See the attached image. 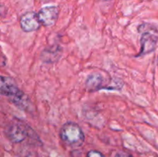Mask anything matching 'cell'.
<instances>
[{
	"mask_svg": "<svg viewBox=\"0 0 158 157\" xmlns=\"http://www.w3.org/2000/svg\"><path fill=\"white\" fill-rule=\"evenodd\" d=\"M0 92L16 107L22 110H27L30 106V101L27 95L18 87L15 80L9 76L2 75L0 78Z\"/></svg>",
	"mask_w": 158,
	"mask_h": 157,
	"instance_id": "obj_1",
	"label": "cell"
},
{
	"mask_svg": "<svg viewBox=\"0 0 158 157\" xmlns=\"http://www.w3.org/2000/svg\"><path fill=\"white\" fill-rule=\"evenodd\" d=\"M140 36V49L136 56H143L155 50L158 42V34L155 27L151 24L143 23L138 27Z\"/></svg>",
	"mask_w": 158,
	"mask_h": 157,
	"instance_id": "obj_2",
	"label": "cell"
},
{
	"mask_svg": "<svg viewBox=\"0 0 158 157\" xmlns=\"http://www.w3.org/2000/svg\"><path fill=\"white\" fill-rule=\"evenodd\" d=\"M32 132H33L32 128L19 119H12L5 128L6 138L13 143H22L26 138L31 136Z\"/></svg>",
	"mask_w": 158,
	"mask_h": 157,
	"instance_id": "obj_3",
	"label": "cell"
},
{
	"mask_svg": "<svg viewBox=\"0 0 158 157\" xmlns=\"http://www.w3.org/2000/svg\"><path fill=\"white\" fill-rule=\"evenodd\" d=\"M62 141L70 147H79L85 140L83 129L74 122H67L63 125L60 131Z\"/></svg>",
	"mask_w": 158,
	"mask_h": 157,
	"instance_id": "obj_4",
	"label": "cell"
},
{
	"mask_svg": "<svg viewBox=\"0 0 158 157\" xmlns=\"http://www.w3.org/2000/svg\"><path fill=\"white\" fill-rule=\"evenodd\" d=\"M60 10L57 6H50L42 8L37 13L39 20L43 26H52L55 25L59 17Z\"/></svg>",
	"mask_w": 158,
	"mask_h": 157,
	"instance_id": "obj_5",
	"label": "cell"
},
{
	"mask_svg": "<svg viewBox=\"0 0 158 157\" xmlns=\"http://www.w3.org/2000/svg\"><path fill=\"white\" fill-rule=\"evenodd\" d=\"M20 27L25 32H35L41 26L37 13L32 11L25 12L22 15L19 19Z\"/></svg>",
	"mask_w": 158,
	"mask_h": 157,
	"instance_id": "obj_6",
	"label": "cell"
},
{
	"mask_svg": "<svg viewBox=\"0 0 158 157\" xmlns=\"http://www.w3.org/2000/svg\"><path fill=\"white\" fill-rule=\"evenodd\" d=\"M63 53V49L59 45L54 44L45 48L41 52L40 58L42 62L47 64H52L58 61Z\"/></svg>",
	"mask_w": 158,
	"mask_h": 157,
	"instance_id": "obj_7",
	"label": "cell"
},
{
	"mask_svg": "<svg viewBox=\"0 0 158 157\" xmlns=\"http://www.w3.org/2000/svg\"><path fill=\"white\" fill-rule=\"evenodd\" d=\"M104 78L98 72H93L89 74L86 79L85 86L86 89L89 92H97L100 89H105Z\"/></svg>",
	"mask_w": 158,
	"mask_h": 157,
	"instance_id": "obj_8",
	"label": "cell"
},
{
	"mask_svg": "<svg viewBox=\"0 0 158 157\" xmlns=\"http://www.w3.org/2000/svg\"><path fill=\"white\" fill-rule=\"evenodd\" d=\"M86 157H105L100 152L97 150H90L88 152Z\"/></svg>",
	"mask_w": 158,
	"mask_h": 157,
	"instance_id": "obj_9",
	"label": "cell"
},
{
	"mask_svg": "<svg viewBox=\"0 0 158 157\" xmlns=\"http://www.w3.org/2000/svg\"><path fill=\"white\" fill-rule=\"evenodd\" d=\"M19 157H35V153H34V152H32V151L26 150V151H24V152H23V155H20Z\"/></svg>",
	"mask_w": 158,
	"mask_h": 157,
	"instance_id": "obj_10",
	"label": "cell"
},
{
	"mask_svg": "<svg viewBox=\"0 0 158 157\" xmlns=\"http://www.w3.org/2000/svg\"><path fill=\"white\" fill-rule=\"evenodd\" d=\"M115 157H133L131 155H129L127 153H124V152H119L116 155Z\"/></svg>",
	"mask_w": 158,
	"mask_h": 157,
	"instance_id": "obj_11",
	"label": "cell"
},
{
	"mask_svg": "<svg viewBox=\"0 0 158 157\" xmlns=\"http://www.w3.org/2000/svg\"><path fill=\"white\" fill-rule=\"evenodd\" d=\"M102 1H105V2H107V1H110V0H102Z\"/></svg>",
	"mask_w": 158,
	"mask_h": 157,
	"instance_id": "obj_12",
	"label": "cell"
}]
</instances>
